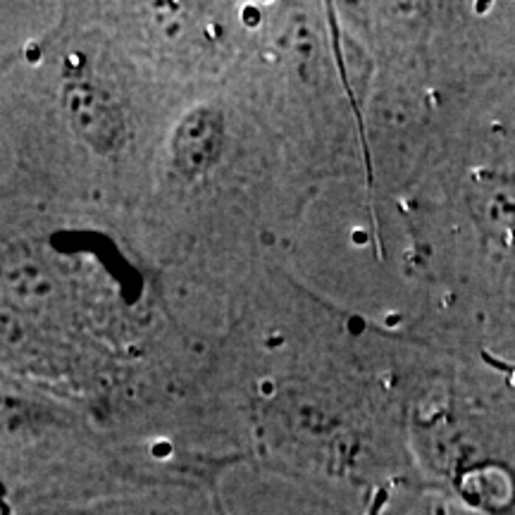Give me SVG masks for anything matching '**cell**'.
Instances as JSON below:
<instances>
[{"mask_svg": "<svg viewBox=\"0 0 515 515\" xmlns=\"http://www.w3.org/2000/svg\"><path fill=\"white\" fill-rule=\"evenodd\" d=\"M31 515H208L193 501L176 499H143V501L100 503L88 508H67V511H41Z\"/></svg>", "mask_w": 515, "mask_h": 515, "instance_id": "cell-1", "label": "cell"}]
</instances>
